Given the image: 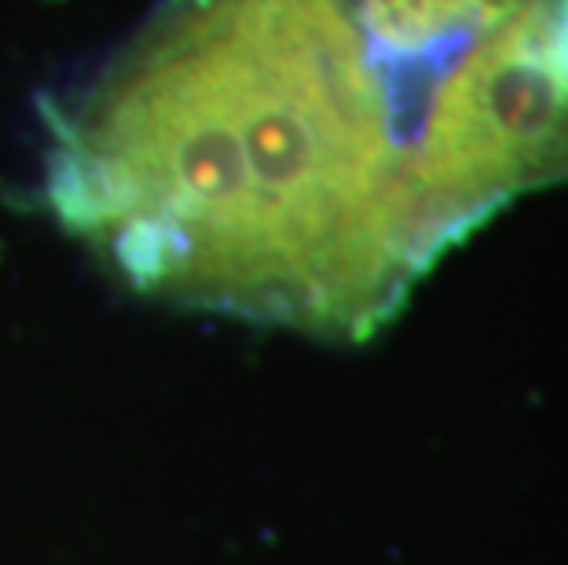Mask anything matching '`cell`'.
Returning a JSON list of instances; mask_svg holds the SVG:
<instances>
[{
    "instance_id": "cell-1",
    "label": "cell",
    "mask_w": 568,
    "mask_h": 565,
    "mask_svg": "<svg viewBox=\"0 0 568 565\" xmlns=\"http://www.w3.org/2000/svg\"><path fill=\"white\" fill-rule=\"evenodd\" d=\"M44 125L48 206L136 294L364 342L568 184V0H165Z\"/></svg>"
}]
</instances>
